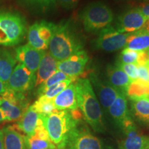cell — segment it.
I'll return each instance as SVG.
<instances>
[{
	"mask_svg": "<svg viewBox=\"0 0 149 149\" xmlns=\"http://www.w3.org/2000/svg\"><path fill=\"white\" fill-rule=\"evenodd\" d=\"M49 53L57 61L84 50V42L70 20L55 24L50 41Z\"/></svg>",
	"mask_w": 149,
	"mask_h": 149,
	"instance_id": "obj_1",
	"label": "cell"
},
{
	"mask_svg": "<svg viewBox=\"0 0 149 149\" xmlns=\"http://www.w3.org/2000/svg\"><path fill=\"white\" fill-rule=\"evenodd\" d=\"M74 85L78 107L82 113L84 119L94 131L104 133L105 126L101 107L90 80L79 78L74 81Z\"/></svg>",
	"mask_w": 149,
	"mask_h": 149,
	"instance_id": "obj_2",
	"label": "cell"
},
{
	"mask_svg": "<svg viewBox=\"0 0 149 149\" xmlns=\"http://www.w3.org/2000/svg\"><path fill=\"white\" fill-rule=\"evenodd\" d=\"M40 115L50 139L57 149L62 146L68 134L78 123L72 119L69 111H57L48 115Z\"/></svg>",
	"mask_w": 149,
	"mask_h": 149,
	"instance_id": "obj_3",
	"label": "cell"
},
{
	"mask_svg": "<svg viewBox=\"0 0 149 149\" xmlns=\"http://www.w3.org/2000/svg\"><path fill=\"white\" fill-rule=\"evenodd\" d=\"M26 25L23 17L12 12L0 13V46H14L24 40Z\"/></svg>",
	"mask_w": 149,
	"mask_h": 149,
	"instance_id": "obj_4",
	"label": "cell"
},
{
	"mask_svg": "<svg viewBox=\"0 0 149 149\" xmlns=\"http://www.w3.org/2000/svg\"><path fill=\"white\" fill-rule=\"evenodd\" d=\"M79 18L86 31L96 33L111 26L114 15L107 4L102 1H94L84 8Z\"/></svg>",
	"mask_w": 149,
	"mask_h": 149,
	"instance_id": "obj_5",
	"label": "cell"
},
{
	"mask_svg": "<svg viewBox=\"0 0 149 149\" xmlns=\"http://www.w3.org/2000/svg\"><path fill=\"white\" fill-rule=\"evenodd\" d=\"M0 109L8 122H19L29 109V101L24 93L6 88L1 96Z\"/></svg>",
	"mask_w": 149,
	"mask_h": 149,
	"instance_id": "obj_6",
	"label": "cell"
},
{
	"mask_svg": "<svg viewBox=\"0 0 149 149\" xmlns=\"http://www.w3.org/2000/svg\"><path fill=\"white\" fill-rule=\"evenodd\" d=\"M79 122L71 130L59 149H104L101 141Z\"/></svg>",
	"mask_w": 149,
	"mask_h": 149,
	"instance_id": "obj_7",
	"label": "cell"
},
{
	"mask_svg": "<svg viewBox=\"0 0 149 149\" xmlns=\"http://www.w3.org/2000/svg\"><path fill=\"white\" fill-rule=\"evenodd\" d=\"M130 33L118 32L114 27L109 26L101 30L93 42L94 48L107 52H113L125 47Z\"/></svg>",
	"mask_w": 149,
	"mask_h": 149,
	"instance_id": "obj_8",
	"label": "cell"
},
{
	"mask_svg": "<svg viewBox=\"0 0 149 149\" xmlns=\"http://www.w3.org/2000/svg\"><path fill=\"white\" fill-rule=\"evenodd\" d=\"M55 24L46 21L33 24L28 31L29 44L38 51H45L48 48Z\"/></svg>",
	"mask_w": 149,
	"mask_h": 149,
	"instance_id": "obj_9",
	"label": "cell"
},
{
	"mask_svg": "<svg viewBox=\"0 0 149 149\" xmlns=\"http://www.w3.org/2000/svg\"><path fill=\"white\" fill-rule=\"evenodd\" d=\"M36 74L21 64L15 66L6 84V88L15 92L25 93L35 86Z\"/></svg>",
	"mask_w": 149,
	"mask_h": 149,
	"instance_id": "obj_10",
	"label": "cell"
},
{
	"mask_svg": "<svg viewBox=\"0 0 149 149\" xmlns=\"http://www.w3.org/2000/svg\"><path fill=\"white\" fill-rule=\"evenodd\" d=\"M148 19L138 8L130 9L118 17L115 29L122 33L137 32L144 30Z\"/></svg>",
	"mask_w": 149,
	"mask_h": 149,
	"instance_id": "obj_11",
	"label": "cell"
},
{
	"mask_svg": "<svg viewBox=\"0 0 149 149\" xmlns=\"http://www.w3.org/2000/svg\"><path fill=\"white\" fill-rule=\"evenodd\" d=\"M89 57L84 50L80 51L62 61H57V70L71 77L78 78L84 71Z\"/></svg>",
	"mask_w": 149,
	"mask_h": 149,
	"instance_id": "obj_12",
	"label": "cell"
},
{
	"mask_svg": "<svg viewBox=\"0 0 149 149\" xmlns=\"http://www.w3.org/2000/svg\"><path fill=\"white\" fill-rule=\"evenodd\" d=\"M45 51H38L30 46L29 44L20 46L15 49V59L26 66L29 70L35 73Z\"/></svg>",
	"mask_w": 149,
	"mask_h": 149,
	"instance_id": "obj_13",
	"label": "cell"
},
{
	"mask_svg": "<svg viewBox=\"0 0 149 149\" xmlns=\"http://www.w3.org/2000/svg\"><path fill=\"white\" fill-rule=\"evenodd\" d=\"M90 81L94 86L99 100L104 109L109 110L112 104L120 95V92L107 81H102L95 72H90Z\"/></svg>",
	"mask_w": 149,
	"mask_h": 149,
	"instance_id": "obj_14",
	"label": "cell"
},
{
	"mask_svg": "<svg viewBox=\"0 0 149 149\" xmlns=\"http://www.w3.org/2000/svg\"><path fill=\"white\" fill-rule=\"evenodd\" d=\"M24 138L27 149H57L50 139L41 117L33 135H24Z\"/></svg>",
	"mask_w": 149,
	"mask_h": 149,
	"instance_id": "obj_15",
	"label": "cell"
},
{
	"mask_svg": "<svg viewBox=\"0 0 149 149\" xmlns=\"http://www.w3.org/2000/svg\"><path fill=\"white\" fill-rule=\"evenodd\" d=\"M53 102L57 111H72L79 108L74 84H70L53 99Z\"/></svg>",
	"mask_w": 149,
	"mask_h": 149,
	"instance_id": "obj_16",
	"label": "cell"
},
{
	"mask_svg": "<svg viewBox=\"0 0 149 149\" xmlns=\"http://www.w3.org/2000/svg\"><path fill=\"white\" fill-rule=\"evenodd\" d=\"M108 83L118 91L120 93L126 95L128 86L131 80L128 76L116 65H108L107 67Z\"/></svg>",
	"mask_w": 149,
	"mask_h": 149,
	"instance_id": "obj_17",
	"label": "cell"
},
{
	"mask_svg": "<svg viewBox=\"0 0 149 149\" xmlns=\"http://www.w3.org/2000/svg\"><path fill=\"white\" fill-rule=\"evenodd\" d=\"M109 111L117 125L121 128L124 122L131 117L130 111H128V100L126 95L120 93L115 102L110 107Z\"/></svg>",
	"mask_w": 149,
	"mask_h": 149,
	"instance_id": "obj_18",
	"label": "cell"
},
{
	"mask_svg": "<svg viewBox=\"0 0 149 149\" xmlns=\"http://www.w3.org/2000/svg\"><path fill=\"white\" fill-rule=\"evenodd\" d=\"M57 61L50 53L45 52L37 70L35 87L40 86L57 71Z\"/></svg>",
	"mask_w": 149,
	"mask_h": 149,
	"instance_id": "obj_19",
	"label": "cell"
},
{
	"mask_svg": "<svg viewBox=\"0 0 149 149\" xmlns=\"http://www.w3.org/2000/svg\"><path fill=\"white\" fill-rule=\"evenodd\" d=\"M39 120L40 114L29 107L21 120L14 126L18 131L23 132L26 136H31L33 135L36 129Z\"/></svg>",
	"mask_w": 149,
	"mask_h": 149,
	"instance_id": "obj_20",
	"label": "cell"
},
{
	"mask_svg": "<svg viewBox=\"0 0 149 149\" xmlns=\"http://www.w3.org/2000/svg\"><path fill=\"white\" fill-rule=\"evenodd\" d=\"M4 149H27L24 135L18 131L14 126L3 128Z\"/></svg>",
	"mask_w": 149,
	"mask_h": 149,
	"instance_id": "obj_21",
	"label": "cell"
},
{
	"mask_svg": "<svg viewBox=\"0 0 149 149\" xmlns=\"http://www.w3.org/2000/svg\"><path fill=\"white\" fill-rule=\"evenodd\" d=\"M130 112L136 120L149 126V97L130 100Z\"/></svg>",
	"mask_w": 149,
	"mask_h": 149,
	"instance_id": "obj_22",
	"label": "cell"
},
{
	"mask_svg": "<svg viewBox=\"0 0 149 149\" xmlns=\"http://www.w3.org/2000/svg\"><path fill=\"white\" fill-rule=\"evenodd\" d=\"M124 48L138 52L149 51V31L141 30L130 33Z\"/></svg>",
	"mask_w": 149,
	"mask_h": 149,
	"instance_id": "obj_23",
	"label": "cell"
},
{
	"mask_svg": "<svg viewBox=\"0 0 149 149\" xmlns=\"http://www.w3.org/2000/svg\"><path fill=\"white\" fill-rule=\"evenodd\" d=\"M16 64L15 57L10 51L0 48V80L2 82L7 83Z\"/></svg>",
	"mask_w": 149,
	"mask_h": 149,
	"instance_id": "obj_24",
	"label": "cell"
},
{
	"mask_svg": "<svg viewBox=\"0 0 149 149\" xmlns=\"http://www.w3.org/2000/svg\"><path fill=\"white\" fill-rule=\"evenodd\" d=\"M149 147V136L139 133L126 137L119 143L120 149H146Z\"/></svg>",
	"mask_w": 149,
	"mask_h": 149,
	"instance_id": "obj_25",
	"label": "cell"
},
{
	"mask_svg": "<svg viewBox=\"0 0 149 149\" xmlns=\"http://www.w3.org/2000/svg\"><path fill=\"white\" fill-rule=\"evenodd\" d=\"M126 95L130 100L149 97V83L137 81H132L128 86Z\"/></svg>",
	"mask_w": 149,
	"mask_h": 149,
	"instance_id": "obj_26",
	"label": "cell"
},
{
	"mask_svg": "<svg viewBox=\"0 0 149 149\" xmlns=\"http://www.w3.org/2000/svg\"><path fill=\"white\" fill-rule=\"evenodd\" d=\"M31 107L37 113L43 115H48L57 111L54 106L53 100H49L44 96L39 97Z\"/></svg>",
	"mask_w": 149,
	"mask_h": 149,
	"instance_id": "obj_27",
	"label": "cell"
},
{
	"mask_svg": "<svg viewBox=\"0 0 149 149\" xmlns=\"http://www.w3.org/2000/svg\"><path fill=\"white\" fill-rule=\"evenodd\" d=\"M73 78H77V77H69V76L66 75V74L63 73L62 72L57 70V71H56L53 75L51 76V77L46 80L45 82L43 83L42 85H40V86H39V88L37 89V95L39 97L42 96L48 88H49L50 87H51L52 86L56 84L61 82V81H66V80L73 79Z\"/></svg>",
	"mask_w": 149,
	"mask_h": 149,
	"instance_id": "obj_28",
	"label": "cell"
},
{
	"mask_svg": "<svg viewBox=\"0 0 149 149\" xmlns=\"http://www.w3.org/2000/svg\"><path fill=\"white\" fill-rule=\"evenodd\" d=\"M77 79V78H73V79L66 80V81H61V82L56 84L50 87L49 88H48L42 96L45 97L46 98L49 99V100H53L57 95L62 92L72 82H74Z\"/></svg>",
	"mask_w": 149,
	"mask_h": 149,
	"instance_id": "obj_29",
	"label": "cell"
},
{
	"mask_svg": "<svg viewBox=\"0 0 149 149\" xmlns=\"http://www.w3.org/2000/svg\"><path fill=\"white\" fill-rule=\"evenodd\" d=\"M139 52L124 48L121 52L117 61L126 64H136L138 58Z\"/></svg>",
	"mask_w": 149,
	"mask_h": 149,
	"instance_id": "obj_30",
	"label": "cell"
},
{
	"mask_svg": "<svg viewBox=\"0 0 149 149\" xmlns=\"http://www.w3.org/2000/svg\"><path fill=\"white\" fill-rule=\"evenodd\" d=\"M115 65L120 68L128 76L130 79L132 81H137L138 79V70H137V66L135 64H122V63L116 61Z\"/></svg>",
	"mask_w": 149,
	"mask_h": 149,
	"instance_id": "obj_31",
	"label": "cell"
},
{
	"mask_svg": "<svg viewBox=\"0 0 149 149\" xmlns=\"http://www.w3.org/2000/svg\"><path fill=\"white\" fill-rule=\"evenodd\" d=\"M26 3L36 8L46 9L51 8L55 4L57 0H24Z\"/></svg>",
	"mask_w": 149,
	"mask_h": 149,
	"instance_id": "obj_32",
	"label": "cell"
},
{
	"mask_svg": "<svg viewBox=\"0 0 149 149\" xmlns=\"http://www.w3.org/2000/svg\"><path fill=\"white\" fill-rule=\"evenodd\" d=\"M137 70H138V79L137 80L143 81V82L149 83L148 66H144V65H137Z\"/></svg>",
	"mask_w": 149,
	"mask_h": 149,
	"instance_id": "obj_33",
	"label": "cell"
},
{
	"mask_svg": "<svg viewBox=\"0 0 149 149\" xmlns=\"http://www.w3.org/2000/svg\"><path fill=\"white\" fill-rule=\"evenodd\" d=\"M135 65H144L149 66V51H139L137 64Z\"/></svg>",
	"mask_w": 149,
	"mask_h": 149,
	"instance_id": "obj_34",
	"label": "cell"
},
{
	"mask_svg": "<svg viewBox=\"0 0 149 149\" xmlns=\"http://www.w3.org/2000/svg\"><path fill=\"white\" fill-rule=\"evenodd\" d=\"M63 8L66 9H72L77 6L79 0H57Z\"/></svg>",
	"mask_w": 149,
	"mask_h": 149,
	"instance_id": "obj_35",
	"label": "cell"
},
{
	"mask_svg": "<svg viewBox=\"0 0 149 149\" xmlns=\"http://www.w3.org/2000/svg\"><path fill=\"white\" fill-rule=\"evenodd\" d=\"M139 10L141 11V13L147 18L149 19V3L148 4L142 5L141 6L139 7Z\"/></svg>",
	"mask_w": 149,
	"mask_h": 149,
	"instance_id": "obj_36",
	"label": "cell"
},
{
	"mask_svg": "<svg viewBox=\"0 0 149 149\" xmlns=\"http://www.w3.org/2000/svg\"><path fill=\"white\" fill-rule=\"evenodd\" d=\"M0 149H4V140H3V133L0 130Z\"/></svg>",
	"mask_w": 149,
	"mask_h": 149,
	"instance_id": "obj_37",
	"label": "cell"
},
{
	"mask_svg": "<svg viewBox=\"0 0 149 149\" xmlns=\"http://www.w3.org/2000/svg\"><path fill=\"white\" fill-rule=\"evenodd\" d=\"M6 84H4L3 82L0 80V96L3 94V93L5 92V91L6 90Z\"/></svg>",
	"mask_w": 149,
	"mask_h": 149,
	"instance_id": "obj_38",
	"label": "cell"
},
{
	"mask_svg": "<svg viewBox=\"0 0 149 149\" xmlns=\"http://www.w3.org/2000/svg\"><path fill=\"white\" fill-rule=\"evenodd\" d=\"M3 121H6V117L2 110L0 109V122H3Z\"/></svg>",
	"mask_w": 149,
	"mask_h": 149,
	"instance_id": "obj_39",
	"label": "cell"
},
{
	"mask_svg": "<svg viewBox=\"0 0 149 149\" xmlns=\"http://www.w3.org/2000/svg\"><path fill=\"white\" fill-rule=\"evenodd\" d=\"M115 1H130V0H115Z\"/></svg>",
	"mask_w": 149,
	"mask_h": 149,
	"instance_id": "obj_40",
	"label": "cell"
},
{
	"mask_svg": "<svg viewBox=\"0 0 149 149\" xmlns=\"http://www.w3.org/2000/svg\"><path fill=\"white\" fill-rule=\"evenodd\" d=\"M0 104H1V97H0Z\"/></svg>",
	"mask_w": 149,
	"mask_h": 149,
	"instance_id": "obj_41",
	"label": "cell"
},
{
	"mask_svg": "<svg viewBox=\"0 0 149 149\" xmlns=\"http://www.w3.org/2000/svg\"><path fill=\"white\" fill-rule=\"evenodd\" d=\"M143 1H148V0H143Z\"/></svg>",
	"mask_w": 149,
	"mask_h": 149,
	"instance_id": "obj_42",
	"label": "cell"
},
{
	"mask_svg": "<svg viewBox=\"0 0 149 149\" xmlns=\"http://www.w3.org/2000/svg\"><path fill=\"white\" fill-rule=\"evenodd\" d=\"M148 72H149V66H148Z\"/></svg>",
	"mask_w": 149,
	"mask_h": 149,
	"instance_id": "obj_43",
	"label": "cell"
},
{
	"mask_svg": "<svg viewBox=\"0 0 149 149\" xmlns=\"http://www.w3.org/2000/svg\"><path fill=\"white\" fill-rule=\"evenodd\" d=\"M146 149H149V147H148V148H146Z\"/></svg>",
	"mask_w": 149,
	"mask_h": 149,
	"instance_id": "obj_44",
	"label": "cell"
}]
</instances>
